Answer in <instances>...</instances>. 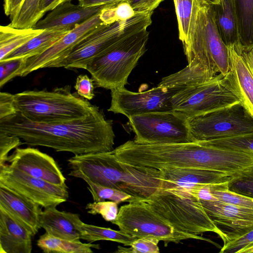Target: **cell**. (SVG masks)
Here are the masks:
<instances>
[{
    "instance_id": "6",
    "label": "cell",
    "mask_w": 253,
    "mask_h": 253,
    "mask_svg": "<svg viewBox=\"0 0 253 253\" xmlns=\"http://www.w3.org/2000/svg\"><path fill=\"white\" fill-rule=\"evenodd\" d=\"M17 112L39 123L66 122L88 115L98 107L71 92V86L51 91L26 90L14 94Z\"/></svg>"
},
{
    "instance_id": "1",
    "label": "cell",
    "mask_w": 253,
    "mask_h": 253,
    "mask_svg": "<svg viewBox=\"0 0 253 253\" xmlns=\"http://www.w3.org/2000/svg\"><path fill=\"white\" fill-rule=\"evenodd\" d=\"M0 131L18 136L27 145L76 155L113 150L112 123L98 107L83 118L70 121L39 123L20 112L0 119Z\"/></svg>"
},
{
    "instance_id": "22",
    "label": "cell",
    "mask_w": 253,
    "mask_h": 253,
    "mask_svg": "<svg viewBox=\"0 0 253 253\" xmlns=\"http://www.w3.org/2000/svg\"><path fill=\"white\" fill-rule=\"evenodd\" d=\"M83 223L79 214L60 211L56 207L44 209L40 217V226L45 232L71 241H80Z\"/></svg>"
},
{
    "instance_id": "35",
    "label": "cell",
    "mask_w": 253,
    "mask_h": 253,
    "mask_svg": "<svg viewBox=\"0 0 253 253\" xmlns=\"http://www.w3.org/2000/svg\"><path fill=\"white\" fill-rule=\"evenodd\" d=\"M193 0H173L176 14L179 39L183 42L188 34Z\"/></svg>"
},
{
    "instance_id": "4",
    "label": "cell",
    "mask_w": 253,
    "mask_h": 253,
    "mask_svg": "<svg viewBox=\"0 0 253 253\" xmlns=\"http://www.w3.org/2000/svg\"><path fill=\"white\" fill-rule=\"evenodd\" d=\"M182 43L189 66L201 68L211 77L229 72V49L217 28L212 4L193 0L188 34Z\"/></svg>"
},
{
    "instance_id": "9",
    "label": "cell",
    "mask_w": 253,
    "mask_h": 253,
    "mask_svg": "<svg viewBox=\"0 0 253 253\" xmlns=\"http://www.w3.org/2000/svg\"><path fill=\"white\" fill-rule=\"evenodd\" d=\"M240 102L229 72L216 75L207 81L187 86L171 98L172 110L187 118L203 115Z\"/></svg>"
},
{
    "instance_id": "43",
    "label": "cell",
    "mask_w": 253,
    "mask_h": 253,
    "mask_svg": "<svg viewBox=\"0 0 253 253\" xmlns=\"http://www.w3.org/2000/svg\"><path fill=\"white\" fill-rule=\"evenodd\" d=\"M17 112L14 94L9 93H0V119Z\"/></svg>"
},
{
    "instance_id": "42",
    "label": "cell",
    "mask_w": 253,
    "mask_h": 253,
    "mask_svg": "<svg viewBox=\"0 0 253 253\" xmlns=\"http://www.w3.org/2000/svg\"><path fill=\"white\" fill-rule=\"evenodd\" d=\"M93 80L87 75H80L77 78L74 86L78 95L88 100L94 96Z\"/></svg>"
},
{
    "instance_id": "26",
    "label": "cell",
    "mask_w": 253,
    "mask_h": 253,
    "mask_svg": "<svg viewBox=\"0 0 253 253\" xmlns=\"http://www.w3.org/2000/svg\"><path fill=\"white\" fill-rule=\"evenodd\" d=\"M227 182L203 185L197 191L200 200H216L253 210V198L228 190Z\"/></svg>"
},
{
    "instance_id": "44",
    "label": "cell",
    "mask_w": 253,
    "mask_h": 253,
    "mask_svg": "<svg viewBox=\"0 0 253 253\" xmlns=\"http://www.w3.org/2000/svg\"><path fill=\"white\" fill-rule=\"evenodd\" d=\"M164 0H128L135 12H150L153 11Z\"/></svg>"
},
{
    "instance_id": "52",
    "label": "cell",
    "mask_w": 253,
    "mask_h": 253,
    "mask_svg": "<svg viewBox=\"0 0 253 253\" xmlns=\"http://www.w3.org/2000/svg\"><path fill=\"white\" fill-rule=\"evenodd\" d=\"M251 51H252V52L253 53V49L251 50Z\"/></svg>"
},
{
    "instance_id": "24",
    "label": "cell",
    "mask_w": 253,
    "mask_h": 253,
    "mask_svg": "<svg viewBox=\"0 0 253 253\" xmlns=\"http://www.w3.org/2000/svg\"><path fill=\"white\" fill-rule=\"evenodd\" d=\"M212 5L216 27L224 43L242 51L234 0H219Z\"/></svg>"
},
{
    "instance_id": "25",
    "label": "cell",
    "mask_w": 253,
    "mask_h": 253,
    "mask_svg": "<svg viewBox=\"0 0 253 253\" xmlns=\"http://www.w3.org/2000/svg\"><path fill=\"white\" fill-rule=\"evenodd\" d=\"M69 31L44 30L26 43L14 50L2 60L26 59L41 54L61 39Z\"/></svg>"
},
{
    "instance_id": "15",
    "label": "cell",
    "mask_w": 253,
    "mask_h": 253,
    "mask_svg": "<svg viewBox=\"0 0 253 253\" xmlns=\"http://www.w3.org/2000/svg\"><path fill=\"white\" fill-rule=\"evenodd\" d=\"M100 12L69 31L43 53L23 59L16 76L24 77L38 69L51 68L67 57L84 38L107 25L100 18Z\"/></svg>"
},
{
    "instance_id": "19",
    "label": "cell",
    "mask_w": 253,
    "mask_h": 253,
    "mask_svg": "<svg viewBox=\"0 0 253 253\" xmlns=\"http://www.w3.org/2000/svg\"><path fill=\"white\" fill-rule=\"evenodd\" d=\"M106 5L84 7L71 1L63 3L41 19L33 28L39 30L71 31L95 15Z\"/></svg>"
},
{
    "instance_id": "10",
    "label": "cell",
    "mask_w": 253,
    "mask_h": 253,
    "mask_svg": "<svg viewBox=\"0 0 253 253\" xmlns=\"http://www.w3.org/2000/svg\"><path fill=\"white\" fill-rule=\"evenodd\" d=\"M125 233L136 238L153 237L164 242L178 243L185 239L197 238L176 230L156 212L144 200L133 199L121 207L112 222Z\"/></svg>"
},
{
    "instance_id": "39",
    "label": "cell",
    "mask_w": 253,
    "mask_h": 253,
    "mask_svg": "<svg viewBox=\"0 0 253 253\" xmlns=\"http://www.w3.org/2000/svg\"><path fill=\"white\" fill-rule=\"evenodd\" d=\"M252 247H253V228L223 244L219 253H242L243 251Z\"/></svg>"
},
{
    "instance_id": "8",
    "label": "cell",
    "mask_w": 253,
    "mask_h": 253,
    "mask_svg": "<svg viewBox=\"0 0 253 253\" xmlns=\"http://www.w3.org/2000/svg\"><path fill=\"white\" fill-rule=\"evenodd\" d=\"M153 12H137L130 19L106 25L84 38L65 58L52 67L85 69L124 39L147 29Z\"/></svg>"
},
{
    "instance_id": "36",
    "label": "cell",
    "mask_w": 253,
    "mask_h": 253,
    "mask_svg": "<svg viewBox=\"0 0 253 253\" xmlns=\"http://www.w3.org/2000/svg\"><path fill=\"white\" fill-rule=\"evenodd\" d=\"M227 188L232 192L253 198V168L231 177Z\"/></svg>"
},
{
    "instance_id": "2",
    "label": "cell",
    "mask_w": 253,
    "mask_h": 253,
    "mask_svg": "<svg viewBox=\"0 0 253 253\" xmlns=\"http://www.w3.org/2000/svg\"><path fill=\"white\" fill-rule=\"evenodd\" d=\"M117 159L137 168H196L229 174L235 164L234 152L199 142L142 144L128 140L113 150Z\"/></svg>"
},
{
    "instance_id": "7",
    "label": "cell",
    "mask_w": 253,
    "mask_h": 253,
    "mask_svg": "<svg viewBox=\"0 0 253 253\" xmlns=\"http://www.w3.org/2000/svg\"><path fill=\"white\" fill-rule=\"evenodd\" d=\"M149 35L147 29L133 34L87 65L85 70L96 86L111 90L124 88L129 75L146 50Z\"/></svg>"
},
{
    "instance_id": "16",
    "label": "cell",
    "mask_w": 253,
    "mask_h": 253,
    "mask_svg": "<svg viewBox=\"0 0 253 253\" xmlns=\"http://www.w3.org/2000/svg\"><path fill=\"white\" fill-rule=\"evenodd\" d=\"M200 201L209 217L224 235L223 244L253 228V210L216 200Z\"/></svg>"
},
{
    "instance_id": "47",
    "label": "cell",
    "mask_w": 253,
    "mask_h": 253,
    "mask_svg": "<svg viewBox=\"0 0 253 253\" xmlns=\"http://www.w3.org/2000/svg\"><path fill=\"white\" fill-rule=\"evenodd\" d=\"M24 0H4L3 8L6 15L11 16L20 7Z\"/></svg>"
},
{
    "instance_id": "46",
    "label": "cell",
    "mask_w": 253,
    "mask_h": 253,
    "mask_svg": "<svg viewBox=\"0 0 253 253\" xmlns=\"http://www.w3.org/2000/svg\"><path fill=\"white\" fill-rule=\"evenodd\" d=\"M72 0H41L40 5V10L44 16L47 12L50 11L58 5L66 2L71 1Z\"/></svg>"
},
{
    "instance_id": "14",
    "label": "cell",
    "mask_w": 253,
    "mask_h": 253,
    "mask_svg": "<svg viewBox=\"0 0 253 253\" xmlns=\"http://www.w3.org/2000/svg\"><path fill=\"white\" fill-rule=\"evenodd\" d=\"M185 87L158 85L148 90L134 92L124 88L111 90V105L108 111L127 118L146 113L172 111L171 98Z\"/></svg>"
},
{
    "instance_id": "30",
    "label": "cell",
    "mask_w": 253,
    "mask_h": 253,
    "mask_svg": "<svg viewBox=\"0 0 253 253\" xmlns=\"http://www.w3.org/2000/svg\"><path fill=\"white\" fill-rule=\"evenodd\" d=\"M136 239L121 230H115L110 228L100 227L84 222L81 226V239L88 243L107 240L130 246Z\"/></svg>"
},
{
    "instance_id": "17",
    "label": "cell",
    "mask_w": 253,
    "mask_h": 253,
    "mask_svg": "<svg viewBox=\"0 0 253 253\" xmlns=\"http://www.w3.org/2000/svg\"><path fill=\"white\" fill-rule=\"evenodd\" d=\"M7 163L13 168L50 183L66 185V179L55 161L37 149L17 148L8 156Z\"/></svg>"
},
{
    "instance_id": "45",
    "label": "cell",
    "mask_w": 253,
    "mask_h": 253,
    "mask_svg": "<svg viewBox=\"0 0 253 253\" xmlns=\"http://www.w3.org/2000/svg\"><path fill=\"white\" fill-rule=\"evenodd\" d=\"M127 0L118 2L115 5V13L118 21L126 20L136 13Z\"/></svg>"
},
{
    "instance_id": "33",
    "label": "cell",
    "mask_w": 253,
    "mask_h": 253,
    "mask_svg": "<svg viewBox=\"0 0 253 253\" xmlns=\"http://www.w3.org/2000/svg\"><path fill=\"white\" fill-rule=\"evenodd\" d=\"M84 181L88 185L87 188L94 202L109 200L119 204L122 202H128L132 199L130 195L116 188L97 184L88 180Z\"/></svg>"
},
{
    "instance_id": "40",
    "label": "cell",
    "mask_w": 253,
    "mask_h": 253,
    "mask_svg": "<svg viewBox=\"0 0 253 253\" xmlns=\"http://www.w3.org/2000/svg\"><path fill=\"white\" fill-rule=\"evenodd\" d=\"M20 139L17 136L0 131V167L7 163L9 152L22 144Z\"/></svg>"
},
{
    "instance_id": "20",
    "label": "cell",
    "mask_w": 253,
    "mask_h": 253,
    "mask_svg": "<svg viewBox=\"0 0 253 253\" xmlns=\"http://www.w3.org/2000/svg\"><path fill=\"white\" fill-rule=\"evenodd\" d=\"M32 231L0 207V253H31Z\"/></svg>"
},
{
    "instance_id": "23",
    "label": "cell",
    "mask_w": 253,
    "mask_h": 253,
    "mask_svg": "<svg viewBox=\"0 0 253 253\" xmlns=\"http://www.w3.org/2000/svg\"><path fill=\"white\" fill-rule=\"evenodd\" d=\"M229 54V76L238 94L240 102L253 118V72L242 51L228 47Z\"/></svg>"
},
{
    "instance_id": "32",
    "label": "cell",
    "mask_w": 253,
    "mask_h": 253,
    "mask_svg": "<svg viewBox=\"0 0 253 253\" xmlns=\"http://www.w3.org/2000/svg\"><path fill=\"white\" fill-rule=\"evenodd\" d=\"M41 0H24L19 9L11 16L9 24L19 29L34 27L43 16L40 10Z\"/></svg>"
},
{
    "instance_id": "34",
    "label": "cell",
    "mask_w": 253,
    "mask_h": 253,
    "mask_svg": "<svg viewBox=\"0 0 253 253\" xmlns=\"http://www.w3.org/2000/svg\"><path fill=\"white\" fill-rule=\"evenodd\" d=\"M199 142L220 148L253 151V131L233 137Z\"/></svg>"
},
{
    "instance_id": "48",
    "label": "cell",
    "mask_w": 253,
    "mask_h": 253,
    "mask_svg": "<svg viewBox=\"0 0 253 253\" xmlns=\"http://www.w3.org/2000/svg\"><path fill=\"white\" fill-rule=\"evenodd\" d=\"M128 0H78L79 4L84 7H90L110 4Z\"/></svg>"
},
{
    "instance_id": "37",
    "label": "cell",
    "mask_w": 253,
    "mask_h": 253,
    "mask_svg": "<svg viewBox=\"0 0 253 253\" xmlns=\"http://www.w3.org/2000/svg\"><path fill=\"white\" fill-rule=\"evenodd\" d=\"M160 240L153 237L137 238L128 248L119 246L115 253H159L158 244Z\"/></svg>"
},
{
    "instance_id": "13",
    "label": "cell",
    "mask_w": 253,
    "mask_h": 253,
    "mask_svg": "<svg viewBox=\"0 0 253 253\" xmlns=\"http://www.w3.org/2000/svg\"><path fill=\"white\" fill-rule=\"evenodd\" d=\"M0 184L34 202L44 209L65 202L69 193L66 185L59 186L10 167H0Z\"/></svg>"
},
{
    "instance_id": "31",
    "label": "cell",
    "mask_w": 253,
    "mask_h": 253,
    "mask_svg": "<svg viewBox=\"0 0 253 253\" xmlns=\"http://www.w3.org/2000/svg\"><path fill=\"white\" fill-rule=\"evenodd\" d=\"M213 77L200 68L187 65L181 70L163 78L158 85L164 87H186Z\"/></svg>"
},
{
    "instance_id": "5",
    "label": "cell",
    "mask_w": 253,
    "mask_h": 253,
    "mask_svg": "<svg viewBox=\"0 0 253 253\" xmlns=\"http://www.w3.org/2000/svg\"><path fill=\"white\" fill-rule=\"evenodd\" d=\"M144 200L178 231L218 247L215 243L199 235L213 232L223 243L225 242L224 235L209 217L198 197L189 190L160 187Z\"/></svg>"
},
{
    "instance_id": "28",
    "label": "cell",
    "mask_w": 253,
    "mask_h": 253,
    "mask_svg": "<svg viewBox=\"0 0 253 253\" xmlns=\"http://www.w3.org/2000/svg\"><path fill=\"white\" fill-rule=\"evenodd\" d=\"M43 30L33 28L19 29L9 25L0 27V61Z\"/></svg>"
},
{
    "instance_id": "50",
    "label": "cell",
    "mask_w": 253,
    "mask_h": 253,
    "mask_svg": "<svg viewBox=\"0 0 253 253\" xmlns=\"http://www.w3.org/2000/svg\"><path fill=\"white\" fill-rule=\"evenodd\" d=\"M242 253H253V247H250L244 251Z\"/></svg>"
},
{
    "instance_id": "27",
    "label": "cell",
    "mask_w": 253,
    "mask_h": 253,
    "mask_svg": "<svg viewBox=\"0 0 253 253\" xmlns=\"http://www.w3.org/2000/svg\"><path fill=\"white\" fill-rule=\"evenodd\" d=\"M37 244L45 253H91L93 249H100L99 244L59 238L46 232L40 237Z\"/></svg>"
},
{
    "instance_id": "12",
    "label": "cell",
    "mask_w": 253,
    "mask_h": 253,
    "mask_svg": "<svg viewBox=\"0 0 253 253\" xmlns=\"http://www.w3.org/2000/svg\"><path fill=\"white\" fill-rule=\"evenodd\" d=\"M188 120L194 142L233 137L253 131V118L241 102Z\"/></svg>"
},
{
    "instance_id": "38",
    "label": "cell",
    "mask_w": 253,
    "mask_h": 253,
    "mask_svg": "<svg viewBox=\"0 0 253 253\" xmlns=\"http://www.w3.org/2000/svg\"><path fill=\"white\" fill-rule=\"evenodd\" d=\"M85 209L88 213L100 214L106 221L111 222L116 219L119 212L118 204L112 201L89 203Z\"/></svg>"
},
{
    "instance_id": "49",
    "label": "cell",
    "mask_w": 253,
    "mask_h": 253,
    "mask_svg": "<svg viewBox=\"0 0 253 253\" xmlns=\"http://www.w3.org/2000/svg\"><path fill=\"white\" fill-rule=\"evenodd\" d=\"M242 54L253 72V53L251 50L242 52Z\"/></svg>"
},
{
    "instance_id": "29",
    "label": "cell",
    "mask_w": 253,
    "mask_h": 253,
    "mask_svg": "<svg viewBox=\"0 0 253 253\" xmlns=\"http://www.w3.org/2000/svg\"><path fill=\"white\" fill-rule=\"evenodd\" d=\"M242 52L253 49V0H234Z\"/></svg>"
},
{
    "instance_id": "51",
    "label": "cell",
    "mask_w": 253,
    "mask_h": 253,
    "mask_svg": "<svg viewBox=\"0 0 253 253\" xmlns=\"http://www.w3.org/2000/svg\"><path fill=\"white\" fill-rule=\"evenodd\" d=\"M205 0L211 4H215L217 3L219 1V0Z\"/></svg>"
},
{
    "instance_id": "21",
    "label": "cell",
    "mask_w": 253,
    "mask_h": 253,
    "mask_svg": "<svg viewBox=\"0 0 253 253\" xmlns=\"http://www.w3.org/2000/svg\"><path fill=\"white\" fill-rule=\"evenodd\" d=\"M0 207L36 235L40 228L42 211L41 206L9 188L0 184Z\"/></svg>"
},
{
    "instance_id": "3",
    "label": "cell",
    "mask_w": 253,
    "mask_h": 253,
    "mask_svg": "<svg viewBox=\"0 0 253 253\" xmlns=\"http://www.w3.org/2000/svg\"><path fill=\"white\" fill-rule=\"evenodd\" d=\"M67 161L69 176L122 191L131 196L130 200H145L161 187L159 170L132 167L119 161L113 151L76 155Z\"/></svg>"
},
{
    "instance_id": "18",
    "label": "cell",
    "mask_w": 253,
    "mask_h": 253,
    "mask_svg": "<svg viewBox=\"0 0 253 253\" xmlns=\"http://www.w3.org/2000/svg\"><path fill=\"white\" fill-rule=\"evenodd\" d=\"M159 170L161 188L188 190L202 185L228 182L231 177L218 171L196 168H165Z\"/></svg>"
},
{
    "instance_id": "11",
    "label": "cell",
    "mask_w": 253,
    "mask_h": 253,
    "mask_svg": "<svg viewBox=\"0 0 253 253\" xmlns=\"http://www.w3.org/2000/svg\"><path fill=\"white\" fill-rule=\"evenodd\" d=\"M135 133L133 140L142 144H169L194 142L188 118L173 110L128 118Z\"/></svg>"
},
{
    "instance_id": "41",
    "label": "cell",
    "mask_w": 253,
    "mask_h": 253,
    "mask_svg": "<svg viewBox=\"0 0 253 253\" xmlns=\"http://www.w3.org/2000/svg\"><path fill=\"white\" fill-rule=\"evenodd\" d=\"M23 62V59L0 61V86L12 78L16 77V73L20 68Z\"/></svg>"
}]
</instances>
